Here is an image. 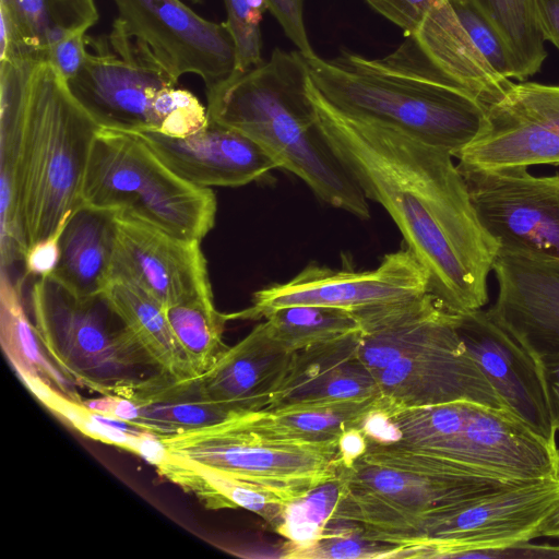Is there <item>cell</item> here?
Listing matches in <instances>:
<instances>
[{
    "instance_id": "cell-1",
    "label": "cell",
    "mask_w": 559,
    "mask_h": 559,
    "mask_svg": "<svg viewBox=\"0 0 559 559\" xmlns=\"http://www.w3.org/2000/svg\"><path fill=\"white\" fill-rule=\"evenodd\" d=\"M309 94L334 154L426 269L428 293L455 314L481 309L499 247L480 225L451 153L336 110L310 79Z\"/></svg>"
},
{
    "instance_id": "cell-2",
    "label": "cell",
    "mask_w": 559,
    "mask_h": 559,
    "mask_svg": "<svg viewBox=\"0 0 559 559\" xmlns=\"http://www.w3.org/2000/svg\"><path fill=\"white\" fill-rule=\"evenodd\" d=\"M209 118L246 134L326 204L360 219L368 199L328 143L309 94L299 50H273L266 62L206 91Z\"/></svg>"
},
{
    "instance_id": "cell-3",
    "label": "cell",
    "mask_w": 559,
    "mask_h": 559,
    "mask_svg": "<svg viewBox=\"0 0 559 559\" xmlns=\"http://www.w3.org/2000/svg\"><path fill=\"white\" fill-rule=\"evenodd\" d=\"M383 59L344 51L306 58L316 91L336 110L381 123L453 157L487 124V108L443 79L413 36Z\"/></svg>"
},
{
    "instance_id": "cell-4",
    "label": "cell",
    "mask_w": 559,
    "mask_h": 559,
    "mask_svg": "<svg viewBox=\"0 0 559 559\" xmlns=\"http://www.w3.org/2000/svg\"><path fill=\"white\" fill-rule=\"evenodd\" d=\"M99 127L48 61L29 59L15 174L25 251L53 235L82 203L91 148Z\"/></svg>"
},
{
    "instance_id": "cell-5",
    "label": "cell",
    "mask_w": 559,
    "mask_h": 559,
    "mask_svg": "<svg viewBox=\"0 0 559 559\" xmlns=\"http://www.w3.org/2000/svg\"><path fill=\"white\" fill-rule=\"evenodd\" d=\"M37 335L49 358L76 385L130 399L166 378L105 293L80 296L51 277L31 289Z\"/></svg>"
},
{
    "instance_id": "cell-6",
    "label": "cell",
    "mask_w": 559,
    "mask_h": 559,
    "mask_svg": "<svg viewBox=\"0 0 559 559\" xmlns=\"http://www.w3.org/2000/svg\"><path fill=\"white\" fill-rule=\"evenodd\" d=\"M385 412L393 443L507 480L559 481V448L507 409L471 401L399 407Z\"/></svg>"
},
{
    "instance_id": "cell-7",
    "label": "cell",
    "mask_w": 559,
    "mask_h": 559,
    "mask_svg": "<svg viewBox=\"0 0 559 559\" xmlns=\"http://www.w3.org/2000/svg\"><path fill=\"white\" fill-rule=\"evenodd\" d=\"M81 198L82 203L200 241L214 227L217 212L212 189L180 178L138 134L103 128L91 148Z\"/></svg>"
},
{
    "instance_id": "cell-8",
    "label": "cell",
    "mask_w": 559,
    "mask_h": 559,
    "mask_svg": "<svg viewBox=\"0 0 559 559\" xmlns=\"http://www.w3.org/2000/svg\"><path fill=\"white\" fill-rule=\"evenodd\" d=\"M237 416L156 438L174 461L258 485L288 503L333 478L343 465L340 438L271 439L245 427Z\"/></svg>"
},
{
    "instance_id": "cell-9",
    "label": "cell",
    "mask_w": 559,
    "mask_h": 559,
    "mask_svg": "<svg viewBox=\"0 0 559 559\" xmlns=\"http://www.w3.org/2000/svg\"><path fill=\"white\" fill-rule=\"evenodd\" d=\"M85 45L82 68L67 81L74 99L99 128L155 132V97L178 78L120 17L109 33L85 35Z\"/></svg>"
},
{
    "instance_id": "cell-10",
    "label": "cell",
    "mask_w": 559,
    "mask_h": 559,
    "mask_svg": "<svg viewBox=\"0 0 559 559\" xmlns=\"http://www.w3.org/2000/svg\"><path fill=\"white\" fill-rule=\"evenodd\" d=\"M347 490L333 520L353 522L367 538L395 545L433 512L524 483L485 475L412 473L360 459L347 467Z\"/></svg>"
},
{
    "instance_id": "cell-11",
    "label": "cell",
    "mask_w": 559,
    "mask_h": 559,
    "mask_svg": "<svg viewBox=\"0 0 559 559\" xmlns=\"http://www.w3.org/2000/svg\"><path fill=\"white\" fill-rule=\"evenodd\" d=\"M558 500L559 481L531 480L461 501L425 518L395 558H471L528 542Z\"/></svg>"
},
{
    "instance_id": "cell-12",
    "label": "cell",
    "mask_w": 559,
    "mask_h": 559,
    "mask_svg": "<svg viewBox=\"0 0 559 559\" xmlns=\"http://www.w3.org/2000/svg\"><path fill=\"white\" fill-rule=\"evenodd\" d=\"M456 167L498 253L559 258V174L534 176L528 167Z\"/></svg>"
},
{
    "instance_id": "cell-13",
    "label": "cell",
    "mask_w": 559,
    "mask_h": 559,
    "mask_svg": "<svg viewBox=\"0 0 559 559\" xmlns=\"http://www.w3.org/2000/svg\"><path fill=\"white\" fill-rule=\"evenodd\" d=\"M428 274L407 247L385 254L372 270H333L309 264L295 277L257 290L251 306L229 320H259L287 306H323L359 312L408 301L429 290Z\"/></svg>"
},
{
    "instance_id": "cell-14",
    "label": "cell",
    "mask_w": 559,
    "mask_h": 559,
    "mask_svg": "<svg viewBox=\"0 0 559 559\" xmlns=\"http://www.w3.org/2000/svg\"><path fill=\"white\" fill-rule=\"evenodd\" d=\"M294 355L272 336L264 321L202 374L181 381L156 380L138 389L129 400L215 404L235 415L259 412L269 406Z\"/></svg>"
},
{
    "instance_id": "cell-15",
    "label": "cell",
    "mask_w": 559,
    "mask_h": 559,
    "mask_svg": "<svg viewBox=\"0 0 559 559\" xmlns=\"http://www.w3.org/2000/svg\"><path fill=\"white\" fill-rule=\"evenodd\" d=\"M127 28L179 79L199 75L206 91L236 73L234 39L225 23L198 15L180 0H114Z\"/></svg>"
},
{
    "instance_id": "cell-16",
    "label": "cell",
    "mask_w": 559,
    "mask_h": 559,
    "mask_svg": "<svg viewBox=\"0 0 559 559\" xmlns=\"http://www.w3.org/2000/svg\"><path fill=\"white\" fill-rule=\"evenodd\" d=\"M455 318L419 347L371 372L385 402L414 407L471 401L507 409L467 353L456 332Z\"/></svg>"
},
{
    "instance_id": "cell-17",
    "label": "cell",
    "mask_w": 559,
    "mask_h": 559,
    "mask_svg": "<svg viewBox=\"0 0 559 559\" xmlns=\"http://www.w3.org/2000/svg\"><path fill=\"white\" fill-rule=\"evenodd\" d=\"M110 281L130 282L164 308L213 296L200 240L177 237L118 212Z\"/></svg>"
},
{
    "instance_id": "cell-18",
    "label": "cell",
    "mask_w": 559,
    "mask_h": 559,
    "mask_svg": "<svg viewBox=\"0 0 559 559\" xmlns=\"http://www.w3.org/2000/svg\"><path fill=\"white\" fill-rule=\"evenodd\" d=\"M455 329L507 409L548 442L557 443L536 358L483 309L456 314Z\"/></svg>"
},
{
    "instance_id": "cell-19",
    "label": "cell",
    "mask_w": 559,
    "mask_h": 559,
    "mask_svg": "<svg viewBox=\"0 0 559 559\" xmlns=\"http://www.w3.org/2000/svg\"><path fill=\"white\" fill-rule=\"evenodd\" d=\"M488 316L536 359L559 354V258L498 253Z\"/></svg>"
},
{
    "instance_id": "cell-20",
    "label": "cell",
    "mask_w": 559,
    "mask_h": 559,
    "mask_svg": "<svg viewBox=\"0 0 559 559\" xmlns=\"http://www.w3.org/2000/svg\"><path fill=\"white\" fill-rule=\"evenodd\" d=\"M175 174L201 188L240 187L277 169L255 141L209 118L201 131L177 139L157 132H132Z\"/></svg>"
},
{
    "instance_id": "cell-21",
    "label": "cell",
    "mask_w": 559,
    "mask_h": 559,
    "mask_svg": "<svg viewBox=\"0 0 559 559\" xmlns=\"http://www.w3.org/2000/svg\"><path fill=\"white\" fill-rule=\"evenodd\" d=\"M358 346L356 331L296 352L287 374L264 409L378 397L377 381L361 361Z\"/></svg>"
},
{
    "instance_id": "cell-22",
    "label": "cell",
    "mask_w": 559,
    "mask_h": 559,
    "mask_svg": "<svg viewBox=\"0 0 559 559\" xmlns=\"http://www.w3.org/2000/svg\"><path fill=\"white\" fill-rule=\"evenodd\" d=\"M412 36L438 73L487 109L511 92L514 82L492 69L449 0L436 4Z\"/></svg>"
},
{
    "instance_id": "cell-23",
    "label": "cell",
    "mask_w": 559,
    "mask_h": 559,
    "mask_svg": "<svg viewBox=\"0 0 559 559\" xmlns=\"http://www.w3.org/2000/svg\"><path fill=\"white\" fill-rule=\"evenodd\" d=\"M455 158L479 169L559 165V136L506 98L488 108L486 127Z\"/></svg>"
},
{
    "instance_id": "cell-24",
    "label": "cell",
    "mask_w": 559,
    "mask_h": 559,
    "mask_svg": "<svg viewBox=\"0 0 559 559\" xmlns=\"http://www.w3.org/2000/svg\"><path fill=\"white\" fill-rule=\"evenodd\" d=\"M117 213L81 203L63 228L59 260L48 277L80 296L104 293L110 283Z\"/></svg>"
},
{
    "instance_id": "cell-25",
    "label": "cell",
    "mask_w": 559,
    "mask_h": 559,
    "mask_svg": "<svg viewBox=\"0 0 559 559\" xmlns=\"http://www.w3.org/2000/svg\"><path fill=\"white\" fill-rule=\"evenodd\" d=\"M0 4L9 11L14 27L13 45L4 60H46L53 44L73 33H86L98 20L95 0H0Z\"/></svg>"
},
{
    "instance_id": "cell-26",
    "label": "cell",
    "mask_w": 559,
    "mask_h": 559,
    "mask_svg": "<svg viewBox=\"0 0 559 559\" xmlns=\"http://www.w3.org/2000/svg\"><path fill=\"white\" fill-rule=\"evenodd\" d=\"M378 397L262 409L237 417L245 427L263 437L323 442L338 439L347 429L358 427L376 406Z\"/></svg>"
},
{
    "instance_id": "cell-27",
    "label": "cell",
    "mask_w": 559,
    "mask_h": 559,
    "mask_svg": "<svg viewBox=\"0 0 559 559\" xmlns=\"http://www.w3.org/2000/svg\"><path fill=\"white\" fill-rule=\"evenodd\" d=\"M163 374L170 381L193 378L188 357L167 320L165 308L134 284L112 280L104 292Z\"/></svg>"
},
{
    "instance_id": "cell-28",
    "label": "cell",
    "mask_w": 559,
    "mask_h": 559,
    "mask_svg": "<svg viewBox=\"0 0 559 559\" xmlns=\"http://www.w3.org/2000/svg\"><path fill=\"white\" fill-rule=\"evenodd\" d=\"M28 61L22 58L0 61V237L7 241L15 240L21 234L15 174Z\"/></svg>"
},
{
    "instance_id": "cell-29",
    "label": "cell",
    "mask_w": 559,
    "mask_h": 559,
    "mask_svg": "<svg viewBox=\"0 0 559 559\" xmlns=\"http://www.w3.org/2000/svg\"><path fill=\"white\" fill-rule=\"evenodd\" d=\"M155 464L163 477L195 496L207 509L242 508L261 516L273 530L282 523L289 504L258 485L174 461L164 453Z\"/></svg>"
},
{
    "instance_id": "cell-30",
    "label": "cell",
    "mask_w": 559,
    "mask_h": 559,
    "mask_svg": "<svg viewBox=\"0 0 559 559\" xmlns=\"http://www.w3.org/2000/svg\"><path fill=\"white\" fill-rule=\"evenodd\" d=\"M0 322L2 347L21 378L41 380L68 399L83 401L74 389L76 384L47 358L34 323L24 311L19 285L4 271L0 278Z\"/></svg>"
},
{
    "instance_id": "cell-31",
    "label": "cell",
    "mask_w": 559,
    "mask_h": 559,
    "mask_svg": "<svg viewBox=\"0 0 559 559\" xmlns=\"http://www.w3.org/2000/svg\"><path fill=\"white\" fill-rule=\"evenodd\" d=\"M165 313L194 377L209 370L228 348L223 342L228 313L216 309L213 296L171 305L165 308Z\"/></svg>"
},
{
    "instance_id": "cell-32",
    "label": "cell",
    "mask_w": 559,
    "mask_h": 559,
    "mask_svg": "<svg viewBox=\"0 0 559 559\" xmlns=\"http://www.w3.org/2000/svg\"><path fill=\"white\" fill-rule=\"evenodd\" d=\"M481 13L512 52L521 81L540 71L547 57L534 0H461Z\"/></svg>"
},
{
    "instance_id": "cell-33",
    "label": "cell",
    "mask_w": 559,
    "mask_h": 559,
    "mask_svg": "<svg viewBox=\"0 0 559 559\" xmlns=\"http://www.w3.org/2000/svg\"><path fill=\"white\" fill-rule=\"evenodd\" d=\"M263 319L272 336L293 353L360 330L354 312L323 306L276 308Z\"/></svg>"
},
{
    "instance_id": "cell-34",
    "label": "cell",
    "mask_w": 559,
    "mask_h": 559,
    "mask_svg": "<svg viewBox=\"0 0 559 559\" xmlns=\"http://www.w3.org/2000/svg\"><path fill=\"white\" fill-rule=\"evenodd\" d=\"M347 484V467L342 465L333 478L318 485L287 506L282 523L275 530L288 540L282 548L283 558L292 550L311 545L322 535L334 519L346 493Z\"/></svg>"
},
{
    "instance_id": "cell-35",
    "label": "cell",
    "mask_w": 559,
    "mask_h": 559,
    "mask_svg": "<svg viewBox=\"0 0 559 559\" xmlns=\"http://www.w3.org/2000/svg\"><path fill=\"white\" fill-rule=\"evenodd\" d=\"M401 545L369 539L353 522L333 520L311 545L289 551L294 559H371L395 558Z\"/></svg>"
},
{
    "instance_id": "cell-36",
    "label": "cell",
    "mask_w": 559,
    "mask_h": 559,
    "mask_svg": "<svg viewBox=\"0 0 559 559\" xmlns=\"http://www.w3.org/2000/svg\"><path fill=\"white\" fill-rule=\"evenodd\" d=\"M134 404L138 407V416L131 426L155 437L197 429L236 416L215 404L183 402Z\"/></svg>"
},
{
    "instance_id": "cell-37",
    "label": "cell",
    "mask_w": 559,
    "mask_h": 559,
    "mask_svg": "<svg viewBox=\"0 0 559 559\" xmlns=\"http://www.w3.org/2000/svg\"><path fill=\"white\" fill-rule=\"evenodd\" d=\"M472 40L492 69L507 79L521 81L515 59L493 25L475 8L449 0Z\"/></svg>"
},
{
    "instance_id": "cell-38",
    "label": "cell",
    "mask_w": 559,
    "mask_h": 559,
    "mask_svg": "<svg viewBox=\"0 0 559 559\" xmlns=\"http://www.w3.org/2000/svg\"><path fill=\"white\" fill-rule=\"evenodd\" d=\"M225 23L236 47V73H243L261 64L262 37L260 22L263 11L254 9L248 0H224Z\"/></svg>"
},
{
    "instance_id": "cell-39",
    "label": "cell",
    "mask_w": 559,
    "mask_h": 559,
    "mask_svg": "<svg viewBox=\"0 0 559 559\" xmlns=\"http://www.w3.org/2000/svg\"><path fill=\"white\" fill-rule=\"evenodd\" d=\"M507 100L559 136V83H514Z\"/></svg>"
},
{
    "instance_id": "cell-40",
    "label": "cell",
    "mask_w": 559,
    "mask_h": 559,
    "mask_svg": "<svg viewBox=\"0 0 559 559\" xmlns=\"http://www.w3.org/2000/svg\"><path fill=\"white\" fill-rule=\"evenodd\" d=\"M374 11L414 35L429 11L441 0H365Z\"/></svg>"
},
{
    "instance_id": "cell-41",
    "label": "cell",
    "mask_w": 559,
    "mask_h": 559,
    "mask_svg": "<svg viewBox=\"0 0 559 559\" xmlns=\"http://www.w3.org/2000/svg\"><path fill=\"white\" fill-rule=\"evenodd\" d=\"M267 10L278 21L285 35L305 58L317 56L309 41L304 22L302 0H266Z\"/></svg>"
},
{
    "instance_id": "cell-42",
    "label": "cell",
    "mask_w": 559,
    "mask_h": 559,
    "mask_svg": "<svg viewBox=\"0 0 559 559\" xmlns=\"http://www.w3.org/2000/svg\"><path fill=\"white\" fill-rule=\"evenodd\" d=\"M85 57V32H78L53 44L47 50L46 60L68 81L80 71Z\"/></svg>"
},
{
    "instance_id": "cell-43",
    "label": "cell",
    "mask_w": 559,
    "mask_h": 559,
    "mask_svg": "<svg viewBox=\"0 0 559 559\" xmlns=\"http://www.w3.org/2000/svg\"><path fill=\"white\" fill-rule=\"evenodd\" d=\"M67 222L53 235L26 249L23 259L25 275L39 278L52 274L59 260L60 237Z\"/></svg>"
},
{
    "instance_id": "cell-44",
    "label": "cell",
    "mask_w": 559,
    "mask_h": 559,
    "mask_svg": "<svg viewBox=\"0 0 559 559\" xmlns=\"http://www.w3.org/2000/svg\"><path fill=\"white\" fill-rule=\"evenodd\" d=\"M472 558H559V546L522 542L500 548L478 550Z\"/></svg>"
},
{
    "instance_id": "cell-45",
    "label": "cell",
    "mask_w": 559,
    "mask_h": 559,
    "mask_svg": "<svg viewBox=\"0 0 559 559\" xmlns=\"http://www.w3.org/2000/svg\"><path fill=\"white\" fill-rule=\"evenodd\" d=\"M556 431H559V354L536 359Z\"/></svg>"
},
{
    "instance_id": "cell-46",
    "label": "cell",
    "mask_w": 559,
    "mask_h": 559,
    "mask_svg": "<svg viewBox=\"0 0 559 559\" xmlns=\"http://www.w3.org/2000/svg\"><path fill=\"white\" fill-rule=\"evenodd\" d=\"M534 5L544 40L559 50V0H534Z\"/></svg>"
},
{
    "instance_id": "cell-47",
    "label": "cell",
    "mask_w": 559,
    "mask_h": 559,
    "mask_svg": "<svg viewBox=\"0 0 559 559\" xmlns=\"http://www.w3.org/2000/svg\"><path fill=\"white\" fill-rule=\"evenodd\" d=\"M343 465L350 467L367 451L368 442L364 432L357 428L347 429L338 439Z\"/></svg>"
},
{
    "instance_id": "cell-48",
    "label": "cell",
    "mask_w": 559,
    "mask_h": 559,
    "mask_svg": "<svg viewBox=\"0 0 559 559\" xmlns=\"http://www.w3.org/2000/svg\"><path fill=\"white\" fill-rule=\"evenodd\" d=\"M537 537L559 538V500L536 526L534 538Z\"/></svg>"
}]
</instances>
